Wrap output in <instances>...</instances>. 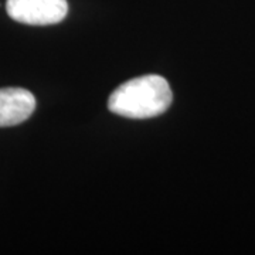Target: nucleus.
<instances>
[{
    "mask_svg": "<svg viewBox=\"0 0 255 255\" xmlns=\"http://www.w3.org/2000/svg\"><path fill=\"white\" fill-rule=\"evenodd\" d=\"M36 110L34 95L24 88H0V128L27 121Z\"/></svg>",
    "mask_w": 255,
    "mask_h": 255,
    "instance_id": "7ed1b4c3",
    "label": "nucleus"
},
{
    "mask_svg": "<svg viewBox=\"0 0 255 255\" xmlns=\"http://www.w3.org/2000/svg\"><path fill=\"white\" fill-rule=\"evenodd\" d=\"M7 14L13 20L30 26L57 24L68 13L67 0H7Z\"/></svg>",
    "mask_w": 255,
    "mask_h": 255,
    "instance_id": "f03ea898",
    "label": "nucleus"
},
{
    "mask_svg": "<svg viewBox=\"0 0 255 255\" xmlns=\"http://www.w3.org/2000/svg\"><path fill=\"white\" fill-rule=\"evenodd\" d=\"M173 94L169 82L156 74H147L119 85L111 94L108 108L119 117L147 119L169 110Z\"/></svg>",
    "mask_w": 255,
    "mask_h": 255,
    "instance_id": "f257e3e1",
    "label": "nucleus"
}]
</instances>
